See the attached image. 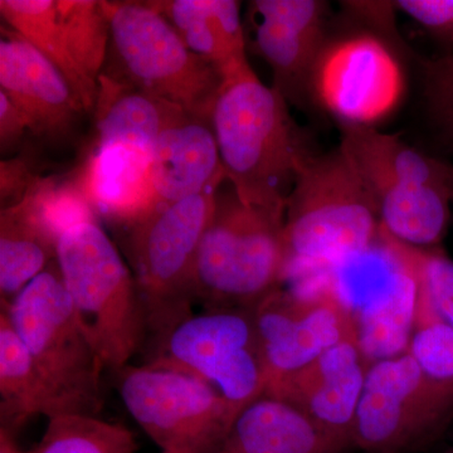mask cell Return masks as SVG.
Returning <instances> with one entry per match:
<instances>
[{"label": "cell", "instance_id": "obj_1", "mask_svg": "<svg viewBox=\"0 0 453 453\" xmlns=\"http://www.w3.org/2000/svg\"><path fill=\"white\" fill-rule=\"evenodd\" d=\"M288 105L252 70L225 82L211 113L226 180L247 204L283 213L300 169L316 153Z\"/></svg>", "mask_w": 453, "mask_h": 453}, {"label": "cell", "instance_id": "obj_2", "mask_svg": "<svg viewBox=\"0 0 453 453\" xmlns=\"http://www.w3.org/2000/svg\"><path fill=\"white\" fill-rule=\"evenodd\" d=\"M380 237L377 205L339 146L309 157L286 205L285 281L359 255Z\"/></svg>", "mask_w": 453, "mask_h": 453}, {"label": "cell", "instance_id": "obj_3", "mask_svg": "<svg viewBox=\"0 0 453 453\" xmlns=\"http://www.w3.org/2000/svg\"><path fill=\"white\" fill-rule=\"evenodd\" d=\"M339 149L363 183L387 234L421 249L440 247L453 203V164L378 127L340 125Z\"/></svg>", "mask_w": 453, "mask_h": 453}, {"label": "cell", "instance_id": "obj_4", "mask_svg": "<svg viewBox=\"0 0 453 453\" xmlns=\"http://www.w3.org/2000/svg\"><path fill=\"white\" fill-rule=\"evenodd\" d=\"M285 216L247 204L226 179L199 244L196 301L211 310L253 309L285 281Z\"/></svg>", "mask_w": 453, "mask_h": 453}, {"label": "cell", "instance_id": "obj_5", "mask_svg": "<svg viewBox=\"0 0 453 453\" xmlns=\"http://www.w3.org/2000/svg\"><path fill=\"white\" fill-rule=\"evenodd\" d=\"M56 262L77 319L105 368L121 371L148 340L130 268L97 220L62 232Z\"/></svg>", "mask_w": 453, "mask_h": 453}, {"label": "cell", "instance_id": "obj_6", "mask_svg": "<svg viewBox=\"0 0 453 453\" xmlns=\"http://www.w3.org/2000/svg\"><path fill=\"white\" fill-rule=\"evenodd\" d=\"M216 190L157 205L127 226V258L153 350L193 315L196 256Z\"/></svg>", "mask_w": 453, "mask_h": 453}, {"label": "cell", "instance_id": "obj_7", "mask_svg": "<svg viewBox=\"0 0 453 453\" xmlns=\"http://www.w3.org/2000/svg\"><path fill=\"white\" fill-rule=\"evenodd\" d=\"M0 306L7 310L61 416L97 417L104 407L105 365L77 319L57 262Z\"/></svg>", "mask_w": 453, "mask_h": 453}, {"label": "cell", "instance_id": "obj_8", "mask_svg": "<svg viewBox=\"0 0 453 453\" xmlns=\"http://www.w3.org/2000/svg\"><path fill=\"white\" fill-rule=\"evenodd\" d=\"M111 38L103 74L211 120L225 80L148 2H106Z\"/></svg>", "mask_w": 453, "mask_h": 453}, {"label": "cell", "instance_id": "obj_9", "mask_svg": "<svg viewBox=\"0 0 453 453\" xmlns=\"http://www.w3.org/2000/svg\"><path fill=\"white\" fill-rule=\"evenodd\" d=\"M347 23L329 37L312 71L310 104L340 125L377 127L401 105L407 89L396 28L345 12Z\"/></svg>", "mask_w": 453, "mask_h": 453}, {"label": "cell", "instance_id": "obj_10", "mask_svg": "<svg viewBox=\"0 0 453 453\" xmlns=\"http://www.w3.org/2000/svg\"><path fill=\"white\" fill-rule=\"evenodd\" d=\"M125 407L163 452L219 453L238 412L211 383L163 362L118 372Z\"/></svg>", "mask_w": 453, "mask_h": 453}, {"label": "cell", "instance_id": "obj_11", "mask_svg": "<svg viewBox=\"0 0 453 453\" xmlns=\"http://www.w3.org/2000/svg\"><path fill=\"white\" fill-rule=\"evenodd\" d=\"M453 419V393L429 380L410 354L369 366L353 428L366 453H413L434 442Z\"/></svg>", "mask_w": 453, "mask_h": 453}, {"label": "cell", "instance_id": "obj_12", "mask_svg": "<svg viewBox=\"0 0 453 453\" xmlns=\"http://www.w3.org/2000/svg\"><path fill=\"white\" fill-rule=\"evenodd\" d=\"M219 388L238 412L265 395L268 374L252 309L211 310L181 321L153 350Z\"/></svg>", "mask_w": 453, "mask_h": 453}, {"label": "cell", "instance_id": "obj_13", "mask_svg": "<svg viewBox=\"0 0 453 453\" xmlns=\"http://www.w3.org/2000/svg\"><path fill=\"white\" fill-rule=\"evenodd\" d=\"M252 312L268 383L299 371L345 340H356L348 310L321 273L303 277L292 288L280 286Z\"/></svg>", "mask_w": 453, "mask_h": 453}, {"label": "cell", "instance_id": "obj_14", "mask_svg": "<svg viewBox=\"0 0 453 453\" xmlns=\"http://www.w3.org/2000/svg\"><path fill=\"white\" fill-rule=\"evenodd\" d=\"M329 11L323 0L249 3L247 46L270 65L273 88L291 105H311L312 71L332 29Z\"/></svg>", "mask_w": 453, "mask_h": 453}, {"label": "cell", "instance_id": "obj_15", "mask_svg": "<svg viewBox=\"0 0 453 453\" xmlns=\"http://www.w3.org/2000/svg\"><path fill=\"white\" fill-rule=\"evenodd\" d=\"M0 91L26 116L32 135L65 142L73 135L81 101L64 73L26 38L2 27Z\"/></svg>", "mask_w": 453, "mask_h": 453}, {"label": "cell", "instance_id": "obj_16", "mask_svg": "<svg viewBox=\"0 0 453 453\" xmlns=\"http://www.w3.org/2000/svg\"><path fill=\"white\" fill-rule=\"evenodd\" d=\"M369 366L356 340H345L299 371L270 381L265 395L294 405L321 427L353 442Z\"/></svg>", "mask_w": 453, "mask_h": 453}, {"label": "cell", "instance_id": "obj_17", "mask_svg": "<svg viewBox=\"0 0 453 453\" xmlns=\"http://www.w3.org/2000/svg\"><path fill=\"white\" fill-rule=\"evenodd\" d=\"M150 177L157 205L219 188L226 175L211 120L179 109L155 142Z\"/></svg>", "mask_w": 453, "mask_h": 453}, {"label": "cell", "instance_id": "obj_18", "mask_svg": "<svg viewBox=\"0 0 453 453\" xmlns=\"http://www.w3.org/2000/svg\"><path fill=\"white\" fill-rule=\"evenodd\" d=\"M150 157L127 146L86 148L73 173L96 216L127 226L157 207Z\"/></svg>", "mask_w": 453, "mask_h": 453}, {"label": "cell", "instance_id": "obj_19", "mask_svg": "<svg viewBox=\"0 0 453 453\" xmlns=\"http://www.w3.org/2000/svg\"><path fill=\"white\" fill-rule=\"evenodd\" d=\"M188 49L226 81L252 71L247 59L241 3L235 0H149Z\"/></svg>", "mask_w": 453, "mask_h": 453}, {"label": "cell", "instance_id": "obj_20", "mask_svg": "<svg viewBox=\"0 0 453 453\" xmlns=\"http://www.w3.org/2000/svg\"><path fill=\"white\" fill-rule=\"evenodd\" d=\"M349 438L327 431L281 399L264 395L247 405L232 426L231 453H344Z\"/></svg>", "mask_w": 453, "mask_h": 453}, {"label": "cell", "instance_id": "obj_21", "mask_svg": "<svg viewBox=\"0 0 453 453\" xmlns=\"http://www.w3.org/2000/svg\"><path fill=\"white\" fill-rule=\"evenodd\" d=\"M179 109L101 73L88 148L127 146L151 157L157 136Z\"/></svg>", "mask_w": 453, "mask_h": 453}, {"label": "cell", "instance_id": "obj_22", "mask_svg": "<svg viewBox=\"0 0 453 453\" xmlns=\"http://www.w3.org/2000/svg\"><path fill=\"white\" fill-rule=\"evenodd\" d=\"M57 241L31 199L0 211V303H12L56 261Z\"/></svg>", "mask_w": 453, "mask_h": 453}, {"label": "cell", "instance_id": "obj_23", "mask_svg": "<svg viewBox=\"0 0 453 453\" xmlns=\"http://www.w3.org/2000/svg\"><path fill=\"white\" fill-rule=\"evenodd\" d=\"M402 264L403 268L395 281L350 316L357 348L369 365L403 356L410 348L416 315L417 285L410 268L403 261Z\"/></svg>", "mask_w": 453, "mask_h": 453}, {"label": "cell", "instance_id": "obj_24", "mask_svg": "<svg viewBox=\"0 0 453 453\" xmlns=\"http://www.w3.org/2000/svg\"><path fill=\"white\" fill-rule=\"evenodd\" d=\"M61 416L49 387L35 368L28 349L12 324L7 310H0V419L2 427L16 434L33 417Z\"/></svg>", "mask_w": 453, "mask_h": 453}, {"label": "cell", "instance_id": "obj_25", "mask_svg": "<svg viewBox=\"0 0 453 453\" xmlns=\"http://www.w3.org/2000/svg\"><path fill=\"white\" fill-rule=\"evenodd\" d=\"M0 14L9 29L26 38L64 73L85 111L94 112L98 85L88 81L73 62L57 0H0Z\"/></svg>", "mask_w": 453, "mask_h": 453}, {"label": "cell", "instance_id": "obj_26", "mask_svg": "<svg viewBox=\"0 0 453 453\" xmlns=\"http://www.w3.org/2000/svg\"><path fill=\"white\" fill-rule=\"evenodd\" d=\"M57 11L74 64L88 81L98 85L111 38L106 2L57 0Z\"/></svg>", "mask_w": 453, "mask_h": 453}, {"label": "cell", "instance_id": "obj_27", "mask_svg": "<svg viewBox=\"0 0 453 453\" xmlns=\"http://www.w3.org/2000/svg\"><path fill=\"white\" fill-rule=\"evenodd\" d=\"M135 434L98 417L65 414L49 419L41 442L27 453H136Z\"/></svg>", "mask_w": 453, "mask_h": 453}, {"label": "cell", "instance_id": "obj_28", "mask_svg": "<svg viewBox=\"0 0 453 453\" xmlns=\"http://www.w3.org/2000/svg\"><path fill=\"white\" fill-rule=\"evenodd\" d=\"M408 354L429 380L453 393V327L418 288Z\"/></svg>", "mask_w": 453, "mask_h": 453}, {"label": "cell", "instance_id": "obj_29", "mask_svg": "<svg viewBox=\"0 0 453 453\" xmlns=\"http://www.w3.org/2000/svg\"><path fill=\"white\" fill-rule=\"evenodd\" d=\"M388 235L399 257L413 273L418 290L427 296L438 315L453 327V259L440 247L421 249Z\"/></svg>", "mask_w": 453, "mask_h": 453}, {"label": "cell", "instance_id": "obj_30", "mask_svg": "<svg viewBox=\"0 0 453 453\" xmlns=\"http://www.w3.org/2000/svg\"><path fill=\"white\" fill-rule=\"evenodd\" d=\"M418 68L429 127L441 149L453 155V53L419 57Z\"/></svg>", "mask_w": 453, "mask_h": 453}, {"label": "cell", "instance_id": "obj_31", "mask_svg": "<svg viewBox=\"0 0 453 453\" xmlns=\"http://www.w3.org/2000/svg\"><path fill=\"white\" fill-rule=\"evenodd\" d=\"M395 7L436 42L438 53H453V0H398Z\"/></svg>", "mask_w": 453, "mask_h": 453}, {"label": "cell", "instance_id": "obj_32", "mask_svg": "<svg viewBox=\"0 0 453 453\" xmlns=\"http://www.w3.org/2000/svg\"><path fill=\"white\" fill-rule=\"evenodd\" d=\"M35 150L23 148L17 157L0 162V205L13 207L26 198L43 175Z\"/></svg>", "mask_w": 453, "mask_h": 453}, {"label": "cell", "instance_id": "obj_33", "mask_svg": "<svg viewBox=\"0 0 453 453\" xmlns=\"http://www.w3.org/2000/svg\"><path fill=\"white\" fill-rule=\"evenodd\" d=\"M31 133V125L26 116L0 91V149L2 155L16 150Z\"/></svg>", "mask_w": 453, "mask_h": 453}, {"label": "cell", "instance_id": "obj_34", "mask_svg": "<svg viewBox=\"0 0 453 453\" xmlns=\"http://www.w3.org/2000/svg\"><path fill=\"white\" fill-rule=\"evenodd\" d=\"M0 453H27L17 446L13 434L0 428Z\"/></svg>", "mask_w": 453, "mask_h": 453}, {"label": "cell", "instance_id": "obj_35", "mask_svg": "<svg viewBox=\"0 0 453 453\" xmlns=\"http://www.w3.org/2000/svg\"><path fill=\"white\" fill-rule=\"evenodd\" d=\"M219 453H231V452H228V451H220Z\"/></svg>", "mask_w": 453, "mask_h": 453}, {"label": "cell", "instance_id": "obj_36", "mask_svg": "<svg viewBox=\"0 0 453 453\" xmlns=\"http://www.w3.org/2000/svg\"><path fill=\"white\" fill-rule=\"evenodd\" d=\"M447 453H453V449H451V451H449V452H447Z\"/></svg>", "mask_w": 453, "mask_h": 453}, {"label": "cell", "instance_id": "obj_37", "mask_svg": "<svg viewBox=\"0 0 453 453\" xmlns=\"http://www.w3.org/2000/svg\"><path fill=\"white\" fill-rule=\"evenodd\" d=\"M163 453H173V452H163Z\"/></svg>", "mask_w": 453, "mask_h": 453}]
</instances>
